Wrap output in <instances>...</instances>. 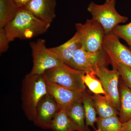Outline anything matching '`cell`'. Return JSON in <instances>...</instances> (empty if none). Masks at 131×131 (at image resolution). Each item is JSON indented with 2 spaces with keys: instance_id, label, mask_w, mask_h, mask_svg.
I'll return each instance as SVG.
<instances>
[{
  "instance_id": "1",
  "label": "cell",
  "mask_w": 131,
  "mask_h": 131,
  "mask_svg": "<svg viewBox=\"0 0 131 131\" xmlns=\"http://www.w3.org/2000/svg\"><path fill=\"white\" fill-rule=\"evenodd\" d=\"M50 25L22 8L4 28L10 42L16 38L28 39L43 34L47 31Z\"/></svg>"
},
{
  "instance_id": "2",
  "label": "cell",
  "mask_w": 131,
  "mask_h": 131,
  "mask_svg": "<svg viewBox=\"0 0 131 131\" xmlns=\"http://www.w3.org/2000/svg\"><path fill=\"white\" fill-rule=\"evenodd\" d=\"M48 93L43 75H26L22 81L21 100L22 109L27 119L34 122L38 104Z\"/></svg>"
},
{
  "instance_id": "3",
  "label": "cell",
  "mask_w": 131,
  "mask_h": 131,
  "mask_svg": "<svg viewBox=\"0 0 131 131\" xmlns=\"http://www.w3.org/2000/svg\"><path fill=\"white\" fill-rule=\"evenodd\" d=\"M116 0H106L101 5L91 2L87 10L92 16V19L102 26L105 34L112 32L116 26L126 22L128 18L119 14L116 9Z\"/></svg>"
},
{
  "instance_id": "4",
  "label": "cell",
  "mask_w": 131,
  "mask_h": 131,
  "mask_svg": "<svg viewBox=\"0 0 131 131\" xmlns=\"http://www.w3.org/2000/svg\"><path fill=\"white\" fill-rule=\"evenodd\" d=\"M85 74L62 63L46 71L43 75L48 80L63 86L84 91L86 90V85L82 78Z\"/></svg>"
},
{
  "instance_id": "5",
  "label": "cell",
  "mask_w": 131,
  "mask_h": 131,
  "mask_svg": "<svg viewBox=\"0 0 131 131\" xmlns=\"http://www.w3.org/2000/svg\"><path fill=\"white\" fill-rule=\"evenodd\" d=\"M111 61L104 50L95 52H88L81 47L73 55L69 66L76 70L95 75L99 67L106 66Z\"/></svg>"
},
{
  "instance_id": "6",
  "label": "cell",
  "mask_w": 131,
  "mask_h": 131,
  "mask_svg": "<svg viewBox=\"0 0 131 131\" xmlns=\"http://www.w3.org/2000/svg\"><path fill=\"white\" fill-rule=\"evenodd\" d=\"M80 34L82 47L88 52H95L103 50L105 34L102 26L93 19H87L84 24H75Z\"/></svg>"
},
{
  "instance_id": "7",
  "label": "cell",
  "mask_w": 131,
  "mask_h": 131,
  "mask_svg": "<svg viewBox=\"0 0 131 131\" xmlns=\"http://www.w3.org/2000/svg\"><path fill=\"white\" fill-rule=\"evenodd\" d=\"M30 45L33 57V66L30 74H43L46 71L63 63L47 48L44 39L31 42Z\"/></svg>"
},
{
  "instance_id": "8",
  "label": "cell",
  "mask_w": 131,
  "mask_h": 131,
  "mask_svg": "<svg viewBox=\"0 0 131 131\" xmlns=\"http://www.w3.org/2000/svg\"><path fill=\"white\" fill-rule=\"evenodd\" d=\"M112 70L106 66H100L95 72L99 78L105 93V96L117 110L120 109V94L119 90L120 74L117 68L112 66Z\"/></svg>"
},
{
  "instance_id": "9",
  "label": "cell",
  "mask_w": 131,
  "mask_h": 131,
  "mask_svg": "<svg viewBox=\"0 0 131 131\" xmlns=\"http://www.w3.org/2000/svg\"><path fill=\"white\" fill-rule=\"evenodd\" d=\"M113 32L105 34L103 49L110 60L118 61L131 68V50L122 44Z\"/></svg>"
},
{
  "instance_id": "10",
  "label": "cell",
  "mask_w": 131,
  "mask_h": 131,
  "mask_svg": "<svg viewBox=\"0 0 131 131\" xmlns=\"http://www.w3.org/2000/svg\"><path fill=\"white\" fill-rule=\"evenodd\" d=\"M59 109L54 98L50 94H46L38 104L34 123L42 129H50L52 121Z\"/></svg>"
},
{
  "instance_id": "11",
  "label": "cell",
  "mask_w": 131,
  "mask_h": 131,
  "mask_svg": "<svg viewBox=\"0 0 131 131\" xmlns=\"http://www.w3.org/2000/svg\"><path fill=\"white\" fill-rule=\"evenodd\" d=\"M44 77L48 93L54 98L59 108L65 109L73 102L82 100L83 91L74 90L52 82L45 76Z\"/></svg>"
},
{
  "instance_id": "12",
  "label": "cell",
  "mask_w": 131,
  "mask_h": 131,
  "mask_svg": "<svg viewBox=\"0 0 131 131\" xmlns=\"http://www.w3.org/2000/svg\"><path fill=\"white\" fill-rule=\"evenodd\" d=\"M56 0H31L22 8L42 21L51 24L56 17Z\"/></svg>"
},
{
  "instance_id": "13",
  "label": "cell",
  "mask_w": 131,
  "mask_h": 131,
  "mask_svg": "<svg viewBox=\"0 0 131 131\" xmlns=\"http://www.w3.org/2000/svg\"><path fill=\"white\" fill-rule=\"evenodd\" d=\"M82 46L80 34L77 31L74 35L65 43L49 49L61 62L69 66L75 52Z\"/></svg>"
},
{
  "instance_id": "14",
  "label": "cell",
  "mask_w": 131,
  "mask_h": 131,
  "mask_svg": "<svg viewBox=\"0 0 131 131\" xmlns=\"http://www.w3.org/2000/svg\"><path fill=\"white\" fill-rule=\"evenodd\" d=\"M69 117L72 120L80 131H91L86 123L84 107L82 100L76 101L65 108Z\"/></svg>"
},
{
  "instance_id": "15",
  "label": "cell",
  "mask_w": 131,
  "mask_h": 131,
  "mask_svg": "<svg viewBox=\"0 0 131 131\" xmlns=\"http://www.w3.org/2000/svg\"><path fill=\"white\" fill-rule=\"evenodd\" d=\"M50 129L52 131H80L67 114L65 109L62 108L59 109L55 115Z\"/></svg>"
},
{
  "instance_id": "16",
  "label": "cell",
  "mask_w": 131,
  "mask_h": 131,
  "mask_svg": "<svg viewBox=\"0 0 131 131\" xmlns=\"http://www.w3.org/2000/svg\"><path fill=\"white\" fill-rule=\"evenodd\" d=\"M119 92L120 109L119 118L123 124L131 119V90L122 81L120 83Z\"/></svg>"
},
{
  "instance_id": "17",
  "label": "cell",
  "mask_w": 131,
  "mask_h": 131,
  "mask_svg": "<svg viewBox=\"0 0 131 131\" xmlns=\"http://www.w3.org/2000/svg\"><path fill=\"white\" fill-rule=\"evenodd\" d=\"M92 98L99 117L107 118L118 114V110L105 95L94 94L92 95Z\"/></svg>"
},
{
  "instance_id": "18",
  "label": "cell",
  "mask_w": 131,
  "mask_h": 131,
  "mask_svg": "<svg viewBox=\"0 0 131 131\" xmlns=\"http://www.w3.org/2000/svg\"><path fill=\"white\" fill-rule=\"evenodd\" d=\"M20 8L14 0H0V28L12 21Z\"/></svg>"
},
{
  "instance_id": "19",
  "label": "cell",
  "mask_w": 131,
  "mask_h": 131,
  "mask_svg": "<svg viewBox=\"0 0 131 131\" xmlns=\"http://www.w3.org/2000/svg\"><path fill=\"white\" fill-rule=\"evenodd\" d=\"M82 102L84 107L86 123L87 125L95 129L94 124L97 120L96 109L94 105L92 96L86 90L83 93Z\"/></svg>"
},
{
  "instance_id": "20",
  "label": "cell",
  "mask_w": 131,
  "mask_h": 131,
  "mask_svg": "<svg viewBox=\"0 0 131 131\" xmlns=\"http://www.w3.org/2000/svg\"><path fill=\"white\" fill-rule=\"evenodd\" d=\"M96 123L100 131H122V123L117 115L107 118L98 117Z\"/></svg>"
},
{
  "instance_id": "21",
  "label": "cell",
  "mask_w": 131,
  "mask_h": 131,
  "mask_svg": "<svg viewBox=\"0 0 131 131\" xmlns=\"http://www.w3.org/2000/svg\"><path fill=\"white\" fill-rule=\"evenodd\" d=\"M95 75L91 73L84 74L82 78L83 82L89 90L95 94L105 95V93L101 82L95 77Z\"/></svg>"
},
{
  "instance_id": "22",
  "label": "cell",
  "mask_w": 131,
  "mask_h": 131,
  "mask_svg": "<svg viewBox=\"0 0 131 131\" xmlns=\"http://www.w3.org/2000/svg\"><path fill=\"white\" fill-rule=\"evenodd\" d=\"M112 66L117 68L122 81L131 90V68L118 61L110 60Z\"/></svg>"
},
{
  "instance_id": "23",
  "label": "cell",
  "mask_w": 131,
  "mask_h": 131,
  "mask_svg": "<svg viewBox=\"0 0 131 131\" xmlns=\"http://www.w3.org/2000/svg\"><path fill=\"white\" fill-rule=\"evenodd\" d=\"M112 32L119 38L125 40L131 47V21L124 25H118L113 29Z\"/></svg>"
},
{
  "instance_id": "24",
  "label": "cell",
  "mask_w": 131,
  "mask_h": 131,
  "mask_svg": "<svg viewBox=\"0 0 131 131\" xmlns=\"http://www.w3.org/2000/svg\"><path fill=\"white\" fill-rule=\"evenodd\" d=\"M8 39L4 28H0V52L2 54L7 51L9 47Z\"/></svg>"
},
{
  "instance_id": "25",
  "label": "cell",
  "mask_w": 131,
  "mask_h": 131,
  "mask_svg": "<svg viewBox=\"0 0 131 131\" xmlns=\"http://www.w3.org/2000/svg\"><path fill=\"white\" fill-rule=\"evenodd\" d=\"M121 131H131V119L125 123L122 124Z\"/></svg>"
},
{
  "instance_id": "26",
  "label": "cell",
  "mask_w": 131,
  "mask_h": 131,
  "mask_svg": "<svg viewBox=\"0 0 131 131\" xmlns=\"http://www.w3.org/2000/svg\"><path fill=\"white\" fill-rule=\"evenodd\" d=\"M14 1L19 7L21 8L24 7L31 0H14Z\"/></svg>"
},
{
  "instance_id": "27",
  "label": "cell",
  "mask_w": 131,
  "mask_h": 131,
  "mask_svg": "<svg viewBox=\"0 0 131 131\" xmlns=\"http://www.w3.org/2000/svg\"><path fill=\"white\" fill-rule=\"evenodd\" d=\"M95 131H100L99 130H98V129H97V130H96H96H95Z\"/></svg>"
},
{
  "instance_id": "28",
  "label": "cell",
  "mask_w": 131,
  "mask_h": 131,
  "mask_svg": "<svg viewBox=\"0 0 131 131\" xmlns=\"http://www.w3.org/2000/svg\"><path fill=\"white\" fill-rule=\"evenodd\" d=\"M130 49H131V47H130Z\"/></svg>"
},
{
  "instance_id": "29",
  "label": "cell",
  "mask_w": 131,
  "mask_h": 131,
  "mask_svg": "<svg viewBox=\"0 0 131 131\" xmlns=\"http://www.w3.org/2000/svg\"></svg>"
}]
</instances>
